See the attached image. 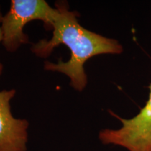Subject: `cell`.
<instances>
[{"instance_id":"6da1fadb","label":"cell","mask_w":151,"mask_h":151,"mask_svg":"<svg viewBox=\"0 0 151 151\" xmlns=\"http://www.w3.org/2000/svg\"><path fill=\"white\" fill-rule=\"evenodd\" d=\"M58 15L52 24V37L50 40L42 39L35 43L32 51L40 58H47L55 48L64 44L71 50L67 62L61 58L58 63L46 61L44 69L68 76L70 85L75 90L82 91L88 83L84 65L92 57L102 54H120L123 51L118 41L92 32L79 24L78 13L70 11L67 3L56 4Z\"/></svg>"},{"instance_id":"7a4b0ae2","label":"cell","mask_w":151,"mask_h":151,"mask_svg":"<svg viewBox=\"0 0 151 151\" xmlns=\"http://www.w3.org/2000/svg\"><path fill=\"white\" fill-rule=\"evenodd\" d=\"M58 15V9L44 0H11L10 9L1 22L3 46L7 51H16L22 44L29 42L27 35L23 32L26 24L41 20L47 29H52Z\"/></svg>"},{"instance_id":"3957f363","label":"cell","mask_w":151,"mask_h":151,"mask_svg":"<svg viewBox=\"0 0 151 151\" xmlns=\"http://www.w3.org/2000/svg\"><path fill=\"white\" fill-rule=\"evenodd\" d=\"M148 88V101L132 118H121L109 111L120 120L122 127L118 129L101 130L99 139L102 143L122 146L129 151H151V84Z\"/></svg>"},{"instance_id":"277c9868","label":"cell","mask_w":151,"mask_h":151,"mask_svg":"<svg viewBox=\"0 0 151 151\" xmlns=\"http://www.w3.org/2000/svg\"><path fill=\"white\" fill-rule=\"evenodd\" d=\"M16 90L0 91V151H26L27 120L17 119L11 111Z\"/></svg>"},{"instance_id":"5b68a950","label":"cell","mask_w":151,"mask_h":151,"mask_svg":"<svg viewBox=\"0 0 151 151\" xmlns=\"http://www.w3.org/2000/svg\"><path fill=\"white\" fill-rule=\"evenodd\" d=\"M2 17L3 16L1 12V8H0V42L2 41V33H1V20H2ZM3 69H4V66L0 62V76H1V73H2Z\"/></svg>"}]
</instances>
